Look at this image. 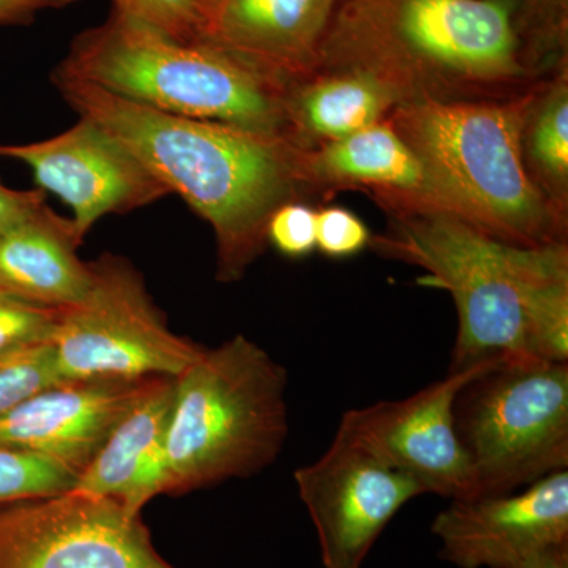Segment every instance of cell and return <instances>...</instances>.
<instances>
[{"mask_svg": "<svg viewBox=\"0 0 568 568\" xmlns=\"http://www.w3.org/2000/svg\"><path fill=\"white\" fill-rule=\"evenodd\" d=\"M80 118L102 126L142 166L211 224L216 280L244 278L267 246L272 213L308 194L301 149L284 138L182 118L52 73Z\"/></svg>", "mask_w": 568, "mask_h": 568, "instance_id": "obj_1", "label": "cell"}, {"mask_svg": "<svg viewBox=\"0 0 568 568\" xmlns=\"http://www.w3.org/2000/svg\"><path fill=\"white\" fill-rule=\"evenodd\" d=\"M518 0H339L317 69H361L406 102L500 99L528 89L532 69Z\"/></svg>", "mask_w": 568, "mask_h": 568, "instance_id": "obj_2", "label": "cell"}, {"mask_svg": "<svg viewBox=\"0 0 568 568\" xmlns=\"http://www.w3.org/2000/svg\"><path fill=\"white\" fill-rule=\"evenodd\" d=\"M373 250L426 272L420 284L447 291L458 313L448 372L497 357H532L528 310L549 280L568 275L567 242L507 244L444 213H392ZM536 358V357H534Z\"/></svg>", "mask_w": 568, "mask_h": 568, "instance_id": "obj_3", "label": "cell"}, {"mask_svg": "<svg viewBox=\"0 0 568 568\" xmlns=\"http://www.w3.org/2000/svg\"><path fill=\"white\" fill-rule=\"evenodd\" d=\"M536 84L500 99L416 100L388 121L446 186L465 222L523 246L567 242V216L537 189L523 159Z\"/></svg>", "mask_w": 568, "mask_h": 568, "instance_id": "obj_4", "label": "cell"}, {"mask_svg": "<svg viewBox=\"0 0 568 568\" xmlns=\"http://www.w3.org/2000/svg\"><path fill=\"white\" fill-rule=\"evenodd\" d=\"M54 73L168 114L268 136L286 132V84L230 52L171 39L114 9L71 41Z\"/></svg>", "mask_w": 568, "mask_h": 568, "instance_id": "obj_5", "label": "cell"}, {"mask_svg": "<svg viewBox=\"0 0 568 568\" xmlns=\"http://www.w3.org/2000/svg\"><path fill=\"white\" fill-rule=\"evenodd\" d=\"M287 373L267 351L235 335L175 377L164 437V495L256 476L290 433Z\"/></svg>", "mask_w": 568, "mask_h": 568, "instance_id": "obj_6", "label": "cell"}, {"mask_svg": "<svg viewBox=\"0 0 568 568\" xmlns=\"http://www.w3.org/2000/svg\"><path fill=\"white\" fill-rule=\"evenodd\" d=\"M454 420L474 497L515 493L568 469V362L504 358L459 390Z\"/></svg>", "mask_w": 568, "mask_h": 568, "instance_id": "obj_7", "label": "cell"}, {"mask_svg": "<svg viewBox=\"0 0 568 568\" xmlns=\"http://www.w3.org/2000/svg\"><path fill=\"white\" fill-rule=\"evenodd\" d=\"M89 264L88 293L59 312L51 338L62 383L179 377L201 357L204 347L171 331L126 257L103 253Z\"/></svg>", "mask_w": 568, "mask_h": 568, "instance_id": "obj_8", "label": "cell"}, {"mask_svg": "<svg viewBox=\"0 0 568 568\" xmlns=\"http://www.w3.org/2000/svg\"><path fill=\"white\" fill-rule=\"evenodd\" d=\"M0 568H178L142 515L108 497L63 493L0 506Z\"/></svg>", "mask_w": 568, "mask_h": 568, "instance_id": "obj_9", "label": "cell"}, {"mask_svg": "<svg viewBox=\"0 0 568 568\" xmlns=\"http://www.w3.org/2000/svg\"><path fill=\"white\" fill-rule=\"evenodd\" d=\"M294 481L324 568L364 567L388 523L424 495L413 478L339 428L316 462L295 470Z\"/></svg>", "mask_w": 568, "mask_h": 568, "instance_id": "obj_10", "label": "cell"}, {"mask_svg": "<svg viewBox=\"0 0 568 568\" xmlns=\"http://www.w3.org/2000/svg\"><path fill=\"white\" fill-rule=\"evenodd\" d=\"M504 358L511 357L489 358L459 372H448L444 379L405 399L347 410L338 428L413 478L424 495L473 499L476 485L455 429V399L473 377Z\"/></svg>", "mask_w": 568, "mask_h": 568, "instance_id": "obj_11", "label": "cell"}, {"mask_svg": "<svg viewBox=\"0 0 568 568\" xmlns=\"http://www.w3.org/2000/svg\"><path fill=\"white\" fill-rule=\"evenodd\" d=\"M0 156L28 164L40 190L70 205L82 237L103 216L138 211L170 194L121 142L84 118L50 140L0 144Z\"/></svg>", "mask_w": 568, "mask_h": 568, "instance_id": "obj_12", "label": "cell"}, {"mask_svg": "<svg viewBox=\"0 0 568 568\" xmlns=\"http://www.w3.org/2000/svg\"><path fill=\"white\" fill-rule=\"evenodd\" d=\"M432 532L440 541L439 558L457 568H523L568 544V469L521 493L450 500Z\"/></svg>", "mask_w": 568, "mask_h": 568, "instance_id": "obj_13", "label": "cell"}, {"mask_svg": "<svg viewBox=\"0 0 568 568\" xmlns=\"http://www.w3.org/2000/svg\"><path fill=\"white\" fill-rule=\"evenodd\" d=\"M308 193L368 190L388 213H444L462 219L457 203L390 121L343 140L301 151Z\"/></svg>", "mask_w": 568, "mask_h": 568, "instance_id": "obj_14", "label": "cell"}, {"mask_svg": "<svg viewBox=\"0 0 568 568\" xmlns=\"http://www.w3.org/2000/svg\"><path fill=\"white\" fill-rule=\"evenodd\" d=\"M152 379L69 381L44 388L0 416V447L54 459L80 476Z\"/></svg>", "mask_w": 568, "mask_h": 568, "instance_id": "obj_15", "label": "cell"}, {"mask_svg": "<svg viewBox=\"0 0 568 568\" xmlns=\"http://www.w3.org/2000/svg\"><path fill=\"white\" fill-rule=\"evenodd\" d=\"M339 0H213L204 43L290 85L317 69Z\"/></svg>", "mask_w": 568, "mask_h": 568, "instance_id": "obj_16", "label": "cell"}, {"mask_svg": "<svg viewBox=\"0 0 568 568\" xmlns=\"http://www.w3.org/2000/svg\"><path fill=\"white\" fill-rule=\"evenodd\" d=\"M175 377H155L112 428L71 491L118 500L142 515L164 495V437L173 410Z\"/></svg>", "mask_w": 568, "mask_h": 568, "instance_id": "obj_17", "label": "cell"}, {"mask_svg": "<svg viewBox=\"0 0 568 568\" xmlns=\"http://www.w3.org/2000/svg\"><path fill=\"white\" fill-rule=\"evenodd\" d=\"M73 220L41 205L0 239V291L44 308L78 304L91 284V264Z\"/></svg>", "mask_w": 568, "mask_h": 568, "instance_id": "obj_18", "label": "cell"}, {"mask_svg": "<svg viewBox=\"0 0 568 568\" xmlns=\"http://www.w3.org/2000/svg\"><path fill=\"white\" fill-rule=\"evenodd\" d=\"M405 97L361 69H323L287 85L284 138L301 151L343 140L386 121Z\"/></svg>", "mask_w": 568, "mask_h": 568, "instance_id": "obj_19", "label": "cell"}, {"mask_svg": "<svg viewBox=\"0 0 568 568\" xmlns=\"http://www.w3.org/2000/svg\"><path fill=\"white\" fill-rule=\"evenodd\" d=\"M523 159L541 194L567 216L568 77L567 70L538 81L523 129Z\"/></svg>", "mask_w": 568, "mask_h": 568, "instance_id": "obj_20", "label": "cell"}, {"mask_svg": "<svg viewBox=\"0 0 568 568\" xmlns=\"http://www.w3.org/2000/svg\"><path fill=\"white\" fill-rule=\"evenodd\" d=\"M77 477L54 459L0 447V506L63 495L73 489Z\"/></svg>", "mask_w": 568, "mask_h": 568, "instance_id": "obj_21", "label": "cell"}, {"mask_svg": "<svg viewBox=\"0 0 568 568\" xmlns=\"http://www.w3.org/2000/svg\"><path fill=\"white\" fill-rule=\"evenodd\" d=\"M114 10L153 31L185 43H204L211 22L209 0H112Z\"/></svg>", "mask_w": 568, "mask_h": 568, "instance_id": "obj_22", "label": "cell"}, {"mask_svg": "<svg viewBox=\"0 0 568 568\" xmlns=\"http://www.w3.org/2000/svg\"><path fill=\"white\" fill-rule=\"evenodd\" d=\"M62 384L51 342L0 355V416L44 388Z\"/></svg>", "mask_w": 568, "mask_h": 568, "instance_id": "obj_23", "label": "cell"}, {"mask_svg": "<svg viewBox=\"0 0 568 568\" xmlns=\"http://www.w3.org/2000/svg\"><path fill=\"white\" fill-rule=\"evenodd\" d=\"M61 310L44 308L0 291V355L51 342Z\"/></svg>", "mask_w": 568, "mask_h": 568, "instance_id": "obj_24", "label": "cell"}, {"mask_svg": "<svg viewBox=\"0 0 568 568\" xmlns=\"http://www.w3.org/2000/svg\"><path fill=\"white\" fill-rule=\"evenodd\" d=\"M364 220L339 205L316 211V250L332 260L357 256L372 244Z\"/></svg>", "mask_w": 568, "mask_h": 568, "instance_id": "obj_25", "label": "cell"}, {"mask_svg": "<svg viewBox=\"0 0 568 568\" xmlns=\"http://www.w3.org/2000/svg\"><path fill=\"white\" fill-rule=\"evenodd\" d=\"M267 245L291 260L316 252V209L302 201L280 205L267 224Z\"/></svg>", "mask_w": 568, "mask_h": 568, "instance_id": "obj_26", "label": "cell"}, {"mask_svg": "<svg viewBox=\"0 0 568 568\" xmlns=\"http://www.w3.org/2000/svg\"><path fill=\"white\" fill-rule=\"evenodd\" d=\"M43 204H47L43 190H14L0 181V239Z\"/></svg>", "mask_w": 568, "mask_h": 568, "instance_id": "obj_27", "label": "cell"}, {"mask_svg": "<svg viewBox=\"0 0 568 568\" xmlns=\"http://www.w3.org/2000/svg\"><path fill=\"white\" fill-rule=\"evenodd\" d=\"M77 0H0V26H26L44 10L63 9Z\"/></svg>", "mask_w": 568, "mask_h": 568, "instance_id": "obj_28", "label": "cell"}, {"mask_svg": "<svg viewBox=\"0 0 568 568\" xmlns=\"http://www.w3.org/2000/svg\"><path fill=\"white\" fill-rule=\"evenodd\" d=\"M523 568H568V544L540 552Z\"/></svg>", "mask_w": 568, "mask_h": 568, "instance_id": "obj_29", "label": "cell"}, {"mask_svg": "<svg viewBox=\"0 0 568 568\" xmlns=\"http://www.w3.org/2000/svg\"><path fill=\"white\" fill-rule=\"evenodd\" d=\"M209 2H211V7H212L213 0H209Z\"/></svg>", "mask_w": 568, "mask_h": 568, "instance_id": "obj_30", "label": "cell"}, {"mask_svg": "<svg viewBox=\"0 0 568 568\" xmlns=\"http://www.w3.org/2000/svg\"><path fill=\"white\" fill-rule=\"evenodd\" d=\"M536 2H537V0H536ZM545 2H548V0H545ZM549 2H551V0H549Z\"/></svg>", "mask_w": 568, "mask_h": 568, "instance_id": "obj_31", "label": "cell"}]
</instances>
